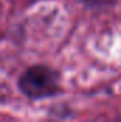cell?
<instances>
[{
  "label": "cell",
  "mask_w": 121,
  "mask_h": 122,
  "mask_svg": "<svg viewBox=\"0 0 121 122\" xmlns=\"http://www.w3.org/2000/svg\"><path fill=\"white\" fill-rule=\"evenodd\" d=\"M19 85L27 97H50L59 90V74L49 67L34 65L22 75Z\"/></svg>",
  "instance_id": "obj_1"
}]
</instances>
